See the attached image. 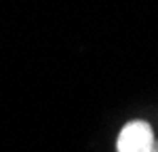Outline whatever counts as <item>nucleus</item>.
I'll list each match as a JSON object with an SVG mask.
<instances>
[{
	"label": "nucleus",
	"instance_id": "2",
	"mask_svg": "<svg viewBox=\"0 0 158 152\" xmlns=\"http://www.w3.org/2000/svg\"><path fill=\"white\" fill-rule=\"evenodd\" d=\"M148 152H158V139H154V144H152V148Z\"/></svg>",
	"mask_w": 158,
	"mask_h": 152
},
{
	"label": "nucleus",
	"instance_id": "1",
	"mask_svg": "<svg viewBox=\"0 0 158 152\" xmlns=\"http://www.w3.org/2000/svg\"><path fill=\"white\" fill-rule=\"evenodd\" d=\"M154 139V129L148 120H129L116 137V152H148Z\"/></svg>",
	"mask_w": 158,
	"mask_h": 152
}]
</instances>
